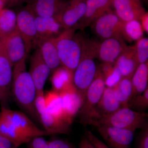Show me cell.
<instances>
[{
	"label": "cell",
	"mask_w": 148,
	"mask_h": 148,
	"mask_svg": "<svg viewBox=\"0 0 148 148\" xmlns=\"http://www.w3.org/2000/svg\"><path fill=\"white\" fill-rule=\"evenodd\" d=\"M24 57L14 65L11 90L16 102L30 114H36L34 101L37 90L34 83L26 68Z\"/></svg>",
	"instance_id": "obj_1"
},
{
	"label": "cell",
	"mask_w": 148,
	"mask_h": 148,
	"mask_svg": "<svg viewBox=\"0 0 148 148\" xmlns=\"http://www.w3.org/2000/svg\"><path fill=\"white\" fill-rule=\"evenodd\" d=\"M95 57H97V50L95 45L89 42L83 43L81 59L74 71L73 84L84 97L98 73L94 61Z\"/></svg>",
	"instance_id": "obj_2"
},
{
	"label": "cell",
	"mask_w": 148,
	"mask_h": 148,
	"mask_svg": "<svg viewBox=\"0 0 148 148\" xmlns=\"http://www.w3.org/2000/svg\"><path fill=\"white\" fill-rule=\"evenodd\" d=\"M147 114L133 111L128 107H121L111 114L98 118L93 125L101 124L129 130L135 132L138 129L147 127Z\"/></svg>",
	"instance_id": "obj_3"
},
{
	"label": "cell",
	"mask_w": 148,
	"mask_h": 148,
	"mask_svg": "<svg viewBox=\"0 0 148 148\" xmlns=\"http://www.w3.org/2000/svg\"><path fill=\"white\" fill-rule=\"evenodd\" d=\"M55 40L61 66L74 72L81 59V41L75 37L73 29H66Z\"/></svg>",
	"instance_id": "obj_4"
},
{
	"label": "cell",
	"mask_w": 148,
	"mask_h": 148,
	"mask_svg": "<svg viewBox=\"0 0 148 148\" xmlns=\"http://www.w3.org/2000/svg\"><path fill=\"white\" fill-rule=\"evenodd\" d=\"M106 87L104 77L98 70L95 79L86 90L79 112V121L84 126L93 125L95 109Z\"/></svg>",
	"instance_id": "obj_5"
},
{
	"label": "cell",
	"mask_w": 148,
	"mask_h": 148,
	"mask_svg": "<svg viewBox=\"0 0 148 148\" xmlns=\"http://www.w3.org/2000/svg\"><path fill=\"white\" fill-rule=\"evenodd\" d=\"M0 114L9 123L30 140L37 137L49 135L43 130L37 127L24 113L1 108Z\"/></svg>",
	"instance_id": "obj_6"
},
{
	"label": "cell",
	"mask_w": 148,
	"mask_h": 148,
	"mask_svg": "<svg viewBox=\"0 0 148 148\" xmlns=\"http://www.w3.org/2000/svg\"><path fill=\"white\" fill-rule=\"evenodd\" d=\"M35 14L29 8L20 11L16 15V29L23 37L27 54L34 46H37L38 40Z\"/></svg>",
	"instance_id": "obj_7"
},
{
	"label": "cell",
	"mask_w": 148,
	"mask_h": 148,
	"mask_svg": "<svg viewBox=\"0 0 148 148\" xmlns=\"http://www.w3.org/2000/svg\"><path fill=\"white\" fill-rule=\"evenodd\" d=\"M94 30L99 36L103 38H118L122 39V33L125 22L110 10L95 20Z\"/></svg>",
	"instance_id": "obj_8"
},
{
	"label": "cell",
	"mask_w": 148,
	"mask_h": 148,
	"mask_svg": "<svg viewBox=\"0 0 148 148\" xmlns=\"http://www.w3.org/2000/svg\"><path fill=\"white\" fill-rule=\"evenodd\" d=\"M95 126L112 148H129L134 139V132L129 130L101 124Z\"/></svg>",
	"instance_id": "obj_9"
},
{
	"label": "cell",
	"mask_w": 148,
	"mask_h": 148,
	"mask_svg": "<svg viewBox=\"0 0 148 148\" xmlns=\"http://www.w3.org/2000/svg\"><path fill=\"white\" fill-rule=\"evenodd\" d=\"M13 66L3 48L0 53V102L1 108H8L13 76Z\"/></svg>",
	"instance_id": "obj_10"
},
{
	"label": "cell",
	"mask_w": 148,
	"mask_h": 148,
	"mask_svg": "<svg viewBox=\"0 0 148 148\" xmlns=\"http://www.w3.org/2000/svg\"><path fill=\"white\" fill-rule=\"evenodd\" d=\"M112 3L115 13L124 22L140 21L146 13L141 0H112Z\"/></svg>",
	"instance_id": "obj_11"
},
{
	"label": "cell",
	"mask_w": 148,
	"mask_h": 148,
	"mask_svg": "<svg viewBox=\"0 0 148 148\" xmlns=\"http://www.w3.org/2000/svg\"><path fill=\"white\" fill-rule=\"evenodd\" d=\"M2 42L6 54L13 66L24 57H27L28 54L25 41L16 29L3 38Z\"/></svg>",
	"instance_id": "obj_12"
},
{
	"label": "cell",
	"mask_w": 148,
	"mask_h": 148,
	"mask_svg": "<svg viewBox=\"0 0 148 148\" xmlns=\"http://www.w3.org/2000/svg\"><path fill=\"white\" fill-rule=\"evenodd\" d=\"M87 9L86 0H71L67 3L60 16L66 29L75 28L84 16Z\"/></svg>",
	"instance_id": "obj_13"
},
{
	"label": "cell",
	"mask_w": 148,
	"mask_h": 148,
	"mask_svg": "<svg viewBox=\"0 0 148 148\" xmlns=\"http://www.w3.org/2000/svg\"><path fill=\"white\" fill-rule=\"evenodd\" d=\"M29 73L34 83L37 92L44 91L46 82L51 71L43 59L38 48L31 56Z\"/></svg>",
	"instance_id": "obj_14"
},
{
	"label": "cell",
	"mask_w": 148,
	"mask_h": 148,
	"mask_svg": "<svg viewBox=\"0 0 148 148\" xmlns=\"http://www.w3.org/2000/svg\"><path fill=\"white\" fill-rule=\"evenodd\" d=\"M59 93L63 101L65 121L71 125L75 117L79 112L84 97L74 85Z\"/></svg>",
	"instance_id": "obj_15"
},
{
	"label": "cell",
	"mask_w": 148,
	"mask_h": 148,
	"mask_svg": "<svg viewBox=\"0 0 148 148\" xmlns=\"http://www.w3.org/2000/svg\"><path fill=\"white\" fill-rule=\"evenodd\" d=\"M126 46L122 39L110 38L98 44L97 57L103 63L114 64Z\"/></svg>",
	"instance_id": "obj_16"
},
{
	"label": "cell",
	"mask_w": 148,
	"mask_h": 148,
	"mask_svg": "<svg viewBox=\"0 0 148 148\" xmlns=\"http://www.w3.org/2000/svg\"><path fill=\"white\" fill-rule=\"evenodd\" d=\"M35 21L38 39L56 38L66 30L58 17L36 16Z\"/></svg>",
	"instance_id": "obj_17"
},
{
	"label": "cell",
	"mask_w": 148,
	"mask_h": 148,
	"mask_svg": "<svg viewBox=\"0 0 148 148\" xmlns=\"http://www.w3.org/2000/svg\"><path fill=\"white\" fill-rule=\"evenodd\" d=\"M112 0H86L87 9L84 16L75 28L83 29L92 22L111 10Z\"/></svg>",
	"instance_id": "obj_18"
},
{
	"label": "cell",
	"mask_w": 148,
	"mask_h": 148,
	"mask_svg": "<svg viewBox=\"0 0 148 148\" xmlns=\"http://www.w3.org/2000/svg\"><path fill=\"white\" fill-rule=\"evenodd\" d=\"M122 78H131L139 65L135 46H126L115 63Z\"/></svg>",
	"instance_id": "obj_19"
},
{
	"label": "cell",
	"mask_w": 148,
	"mask_h": 148,
	"mask_svg": "<svg viewBox=\"0 0 148 148\" xmlns=\"http://www.w3.org/2000/svg\"><path fill=\"white\" fill-rule=\"evenodd\" d=\"M66 4L61 0H36L29 8L36 16L60 17Z\"/></svg>",
	"instance_id": "obj_20"
},
{
	"label": "cell",
	"mask_w": 148,
	"mask_h": 148,
	"mask_svg": "<svg viewBox=\"0 0 148 148\" xmlns=\"http://www.w3.org/2000/svg\"><path fill=\"white\" fill-rule=\"evenodd\" d=\"M36 47L51 72H54L61 67L55 39L39 38Z\"/></svg>",
	"instance_id": "obj_21"
},
{
	"label": "cell",
	"mask_w": 148,
	"mask_h": 148,
	"mask_svg": "<svg viewBox=\"0 0 148 148\" xmlns=\"http://www.w3.org/2000/svg\"><path fill=\"white\" fill-rule=\"evenodd\" d=\"M121 107V104L115 96L113 88L106 87L95 109L94 123L99 117L111 114Z\"/></svg>",
	"instance_id": "obj_22"
},
{
	"label": "cell",
	"mask_w": 148,
	"mask_h": 148,
	"mask_svg": "<svg viewBox=\"0 0 148 148\" xmlns=\"http://www.w3.org/2000/svg\"><path fill=\"white\" fill-rule=\"evenodd\" d=\"M44 130L49 135L68 134L71 125L61 119L53 116L47 110L38 115Z\"/></svg>",
	"instance_id": "obj_23"
},
{
	"label": "cell",
	"mask_w": 148,
	"mask_h": 148,
	"mask_svg": "<svg viewBox=\"0 0 148 148\" xmlns=\"http://www.w3.org/2000/svg\"><path fill=\"white\" fill-rule=\"evenodd\" d=\"M73 73L62 66L55 70L51 77L53 90L61 92L73 86Z\"/></svg>",
	"instance_id": "obj_24"
},
{
	"label": "cell",
	"mask_w": 148,
	"mask_h": 148,
	"mask_svg": "<svg viewBox=\"0 0 148 148\" xmlns=\"http://www.w3.org/2000/svg\"><path fill=\"white\" fill-rule=\"evenodd\" d=\"M148 64L147 61L140 64L131 78L132 86L131 98L142 94L148 88Z\"/></svg>",
	"instance_id": "obj_25"
},
{
	"label": "cell",
	"mask_w": 148,
	"mask_h": 148,
	"mask_svg": "<svg viewBox=\"0 0 148 148\" xmlns=\"http://www.w3.org/2000/svg\"><path fill=\"white\" fill-rule=\"evenodd\" d=\"M45 100L48 112L66 121L63 101L60 93L53 90L48 91L45 94Z\"/></svg>",
	"instance_id": "obj_26"
},
{
	"label": "cell",
	"mask_w": 148,
	"mask_h": 148,
	"mask_svg": "<svg viewBox=\"0 0 148 148\" xmlns=\"http://www.w3.org/2000/svg\"><path fill=\"white\" fill-rule=\"evenodd\" d=\"M0 134L10 140L18 147L32 140L19 132L0 114Z\"/></svg>",
	"instance_id": "obj_27"
},
{
	"label": "cell",
	"mask_w": 148,
	"mask_h": 148,
	"mask_svg": "<svg viewBox=\"0 0 148 148\" xmlns=\"http://www.w3.org/2000/svg\"><path fill=\"white\" fill-rule=\"evenodd\" d=\"M113 88L115 96L123 107H128V103L132 97V86L131 78H122Z\"/></svg>",
	"instance_id": "obj_28"
},
{
	"label": "cell",
	"mask_w": 148,
	"mask_h": 148,
	"mask_svg": "<svg viewBox=\"0 0 148 148\" xmlns=\"http://www.w3.org/2000/svg\"><path fill=\"white\" fill-rule=\"evenodd\" d=\"M16 15L14 12L3 9L0 11V36L2 38L16 29Z\"/></svg>",
	"instance_id": "obj_29"
},
{
	"label": "cell",
	"mask_w": 148,
	"mask_h": 148,
	"mask_svg": "<svg viewBox=\"0 0 148 148\" xmlns=\"http://www.w3.org/2000/svg\"><path fill=\"white\" fill-rule=\"evenodd\" d=\"M144 30L140 21L132 20L125 22L122 36L129 42L137 40L143 38Z\"/></svg>",
	"instance_id": "obj_30"
},
{
	"label": "cell",
	"mask_w": 148,
	"mask_h": 148,
	"mask_svg": "<svg viewBox=\"0 0 148 148\" xmlns=\"http://www.w3.org/2000/svg\"><path fill=\"white\" fill-rule=\"evenodd\" d=\"M101 71L104 77L106 87H114L122 78L120 72L114 64L103 63Z\"/></svg>",
	"instance_id": "obj_31"
},
{
	"label": "cell",
	"mask_w": 148,
	"mask_h": 148,
	"mask_svg": "<svg viewBox=\"0 0 148 148\" xmlns=\"http://www.w3.org/2000/svg\"><path fill=\"white\" fill-rule=\"evenodd\" d=\"M128 108L136 109L138 111H143L148 108V88L142 94L132 97L128 103Z\"/></svg>",
	"instance_id": "obj_32"
},
{
	"label": "cell",
	"mask_w": 148,
	"mask_h": 148,
	"mask_svg": "<svg viewBox=\"0 0 148 148\" xmlns=\"http://www.w3.org/2000/svg\"><path fill=\"white\" fill-rule=\"evenodd\" d=\"M136 55L139 65L147 62L148 60V39L142 38L137 41L135 45Z\"/></svg>",
	"instance_id": "obj_33"
},
{
	"label": "cell",
	"mask_w": 148,
	"mask_h": 148,
	"mask_svg": "<svg viewBox=\"0 0 148 148\" xmlns=\"http://www.w3.org/2000/svg\"><path fill=\"white\" fill-rule=\"evenodd\" d=\"M34 106L36 114L38 115L46 110L44 91L37 92L34 101Z\"/></svg>",
	"instance_id": "obj_34"
},
{
	"label": "cell",
	"mask_w": 148,
	"mask_h": 148,
	"mask_svg": "<svg viewBox=\"0 0 148 148\" xmlns=\"http://www.w3.org/2000/svg\"><path fill=\"white\" fill-rule=\"evenodd\" d=\"M49 148H74L71 143L60 139H54L47 141Z\"/></svg>",
	"instance_id": "obj_35"
},
{
	"label": "cell",
	"mask_w": 148,
	"mask_h": 148,
	"mask_svg": "<svg viewBox=\"0 0 148 148\" xmlns=\"http://www.w3.org/2000/svg\"><path fill=\"white\" fill-rule=\"evenodd\" d=\"M28 143L29 148H49L47 141L40 136L33 138Z\"/></svg>",
	"instance_id": "obj_36"
},
{
	"label": "cell",
	"mask_w": 148,
	"mask_h": 148,
	"mask_svg": "<svg viewBox=\"0 0 148 148\" xmlns=\"http://www.w3.org/2000/svg\"><path fill=\"white\" fill-rule=\"evenodd\" d=\"M86 137L97 148H110L90 131L86 132Z\"/></svg>",
	"instance_id": "obj_37"
},
{
	"label": "cell",
	"mask_w": 148,
	"mask_h": 148,
	"mask_svg": "<svg viewBox=\"0 0 148 148\" xmlns=\"http://www.w3.org/2000/svg\"><path fill=\"white\" fill-rule=\"evenodd\" d=\"M0 148H18L15 144L0 134Z\"/></svg>",
	"instance_id": "obj_38"
},
{
	"label": "cell",
	"mask_w": 148,
	"mask_h": 148,
	"mask_svg": "<svg viewBox=\"0 0 148 148\" xmlns=\"http://www.w3.org/2000/svg\"><path fill=\"white\" fill-rule=\"evenodd\" d=\"M79 148H97L86 137L82 139L79 143Z\"/></svg>",
	"instance_id": "obj_39"
},
{
	"label": "cell",
	"mask_w": 148,
	"mask_h": 148,
	"mask_svg": "<svg viewBox=\"0 0 148 148\" xmlns=\"http://www.w3.org/2000/svg\"><path fill=\"white\" fill-rule=\"evenodd\" d=\"M145 131L143 134L140 142V148H148V127L145 128Z\"/></svg>",
	"instance_id": "obj_40"
},
{
	"label": "cell",
	"mask_w": 148,
	"mask_h": 148,
	"mask_svg": "<svg viewBox=\"0 0 148 148\" xmlns=\"http://www.w3.org/2000/svg\"><path fill=\"white\" fill-rule=\"evenodd\" d=\"M140 23L143 27L144 31L147 33L148 32V13L147 12L142 16L140 20Z\"/></svg>",
	"instance_id": "obj_41"
},
{
	"label": "cell",
	"mask_w": 148,
	"mask_h": 148,
	"mask_svg": "<svg viewBox=\"0 0 148 148\" xmlns=\"http://www.w3.org/2000/svg\"><path fill=\"white\" fill-rule=\"evenodd\" d=\"M23 0H7V1H9L10 3L12 4H17L18 3H21Z\"/></svg>",
	"instance_id": "obj_42"
},
{
	"label": "cell",
	"mask_w": 148,
	"mask_h": 148,
	"mask_svg": "<svg viewBox=\"0 0 148 148\" xmlns=\"http://www.w3.org/2000/svg\"><path fill=\"white\" fill-rule=\"evenodd\" d=\"M7 0H0V11L3 9L4 6Z\"/></svg>",
	"instance_id": "obj_43"
},
{
	"label": "cell",
	"mask_w": 148,
	"mask_h": 148,
	"mask_svg": "<svg viewBox=\"0 0 148 148\" xmlns=\"http://www.w3.org/2000/svg\"><path fill=\"white\" fill-rule=\"evenodd\" d=\"M2 40H0V53H1V51H2V50H3V46Z\"/></svg>",
	"instance_id": "obj_44"
},
{
	"label": "cell",
	"mask_w": 148,
	"mask_h": 148,
	"mask_svg": "<svg viewBox=\"0 0 148 148\" xmlns=\"http://www.w3.org/2000/svg\"><path fill=\"white\" fill-rule=\"evenodd\" d=\"M2 38H1V36H0V40H1L2 39Z\"/></svg>",
	"instance_id": "obj_45"
}]
</instances>
